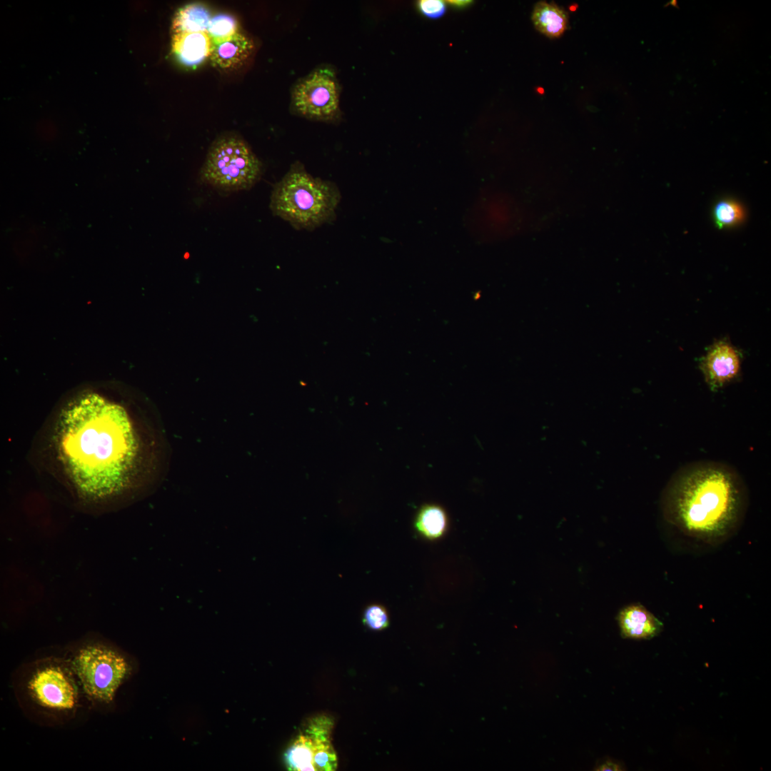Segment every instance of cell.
Masks as SVG:
<instances>
[{
	"label": "cell",
	"instance_id": "obj_20",
	"mask_svg": "<svg viewBox=\"0 0 771 771\" xmlns=\"http://www.w3.org/2000/svg\"><path fill=\"white\" fill-rule=\"evenodd\" d=\"M445 3L449 4L453 9H466L467 7H468L473 3V1H468V0H465V1L464 0L463 1H462V0H460V1H458V0H457V1L456 0H450V1H446Z\"/></svg>",
	"mask_w": 771,
	"mask_h": 771
},
{
	"label": "cell",
	"instance_id": "obj_5",
	"mask_svg": "<svg viewBox=\"0 0 771 771\" xmlns=\"http://www.w3.org/2000/svg\"><path fill=\"white\" fill-rule=\"evenodd\" d=\"M84 692L92 700L111 702L128 672L124 657L105 644L93 642L81 647L71 662Z\"/></svg>",
	"mask_w": 771,
	"mask_h": 771
},
{
	"label": "cell",
	"instance_id": "obj_1",
	"mask_svg": "<svg viewBox=\"0 0 771 771\" xmlns=\"http://www.w3.org/2000/svg\"><path fill=\"white\" fill-rule=\"evenodd\" d=\"M52 432L56 461L76 505L101 513L151 493L163 478L168 446L145 396L124 385L68 395Z\"/></svg>",
	"mask_w": 771,
	"mask_h": 771
},
{
	"label": "cell",
	"instance_id": "obj_11",
	"mask_svg": "<svg viewBox=\"0 0 771 771\" xmlns=\"http://www.w3.org/2000/svg\"><path fill=\"white\" fill-rule=\"evenodd\" d=\"M252 40L238 31L221 41H211L209 54L212 64L219 69L228 70L241 66L253 50Z\"/></svg>",
	"mask_w": 771,
	"mask_h": 771
},
{
	"label": "cell",
	"instance_id": "obj_21",
	"mask_svg": "<svg viewBox=\"0 0 771 771\" xmlns=\"http://www.w3.org/2000/svg\"><path fill=\"white\" fill-rule=\"evenodd\" d=\"M622 770L623 769H621V767H620V765H618V764H617L615 762H613L612 761H607L605 763L600 765L596 769V770H602V771L603 770H614V771H617V770Z\"/></svg>",
	"mask_w": 771,
	"mask_h": 771
},
{
	"label": "cell",
	"instance_id": "obj_7",
	"mask_svg": "<svg viewBox=\"0 0 771 771\" xmlns=\"http://www.w3.org/2000/svg\"><path fill=\"white\" fill-rule=\"evenodd\" d=\"M340 86L334 72L320 68L301 79L293 89L291 105L305 118L329 121L337 119Z\"/></svg>",
	"mask_w": 771,
	"mask_h": 771
},
{
	"label": "cell",
	"instance_id": "obj_3",
	"mask_svg": "<svg viewBox=\"0 0 771 771\" xmlns=\"http://www.w3.org/2000/svg\"><path fill=\"white\" fill-rule=\"evenodd\" d=\"M340 200L333 183L313 177L296 162L274 185L270 208L296 229L313 231L335 218Z\"/></svg>",
	"mask_w": 771,
	"mask_h": 771
},
{
	"label": "cell",
	"instance_id": "obj_13",
	"mask_svg": "<svg viewBox=\"0 0 771 771\" xmlns=\"http://www.w3.org/2000/svg\"><path fill=\"white\" fill-rule=\"evenodd\" d=\"M532 21L535 29L549 38L562 36L568 27L566 12L555 4L544 1L535 5Z\"/></svg>",
	"mask_w": 771,
	"mask_h": 771
},
{
	"label": "cell",
	"instance_id": "obj_2",
	"mask_svg": "<svg viewBox=\"0 0 771 771\" xmlns=\"http://www.w3.org/2000/svg\"><path fill=\"white\" fill-rule=\"evenodd\" d=\"M660 502L665 519L682 533L717 545L730 538L740 526L747 492L732 467L703 460L677 470L665 487Z\"/></svg>",
	"mask_w": 771,
	"mask_h": 771
},
{
	"label": "cell",
	"instance_id": "obj_9",
	"mask_svg": "<svg viewBox=\"0 0 771 771\" xmlns=\"http://www.w3.org/2000/svg\"><path fill=\"white\" fill-rule=\"evenodd\" d=\"M701 369L706 383L717 389L736 378L740 371V358L736 350L726 342L714 344L702 360Z\"/></svg>",
	"mask_w": 771,
	"mask_h": 771
},
{
	"label": "cell",
	"instance_id": "obj_15",
	"mask_svg": "<svg viewBox=\"0 0 771 771\" xmlns=\"http://www.w3.org/2000/svg\"><path fill=\"white\" fill-rule=\"evenodd\" d=\"M448 525L445 510L436 504H426L418 510L414 526L425 538L434 540L443 535Z\"/></svg>",
	"mask_w": 771,
	"mask_h": 771
},
{
	"label": "cell",
	"instance_id": "obj_18",
	"mask_svg": "<svg viewBox=\"0 0 771 771\" xmlns=\"http://www.w3.org/2000/svg\"><path fill=\"white\" fill-rule=\"evenodd\" d=\"M362 620L364 625L374 631H381L389 625L388 611L380 604L368 605L363 611Z\"/></svg>",
	"mask_w": 771,
	"mask_h": 771
},
{
	"label": "cell",
	"instance_id": "obj_14",
	"mask_svg": "<svg viewBox=\"0 0 771 771\" xmlns=\"http://www.w3.org/2000/svg\"><path fill=\"white\" fill-rule=\"evenodd\" d=\"M211 18L210 12L203 5L197 3L186 4L174 14L172 34L206 32Z\"/></svg>",
	"mask_w": 771,
	"mask_h": 771
},
{
	"label": "cell",
	"instance_id": "obj_4",
	"mask_svg": "<svg viewBox=\"0 0 771 771\" xmlns=\"http://www.w3.org/2000/svg\"><path fill=\"white\" fill-rule=\"evenodd\" d=\"M262 163L247 143L223 135L211 145L199 175L201 181L223 191L248 190L262 176Z\"/></svg>",
	"mask_w": 771,
	"mask_h": 771
},
{
	"label": "cell",
	"instance_id": "obj_17",
	"mask_svg": "<svg viewBox=\"0 0 771 771\" xmlns=\"http://www.w3.org/2000/svg\"><path fill=\"white\" fill-rule=\"evenodd\" d=\"M238 31V23L234 17L228 14H218L211 18L206 33L211 41H218Z\"/></svg>",
	"mask_w": 771,
	"mask_h": 771
},
{
	"label": "cell",
	"instance_id": "obj_16",
	"mask_svg": "<svg viewBox=\"0 0 771 771\" xmlns=\"http://www.w3.org/2000/svg\"><path fill=\"white\" fill-rule=\"evenodd\" d=\"M712 220L720 229L730 228L741 224L745 218L743 206L733 198L719 200L713 206Z\"/></svg>",
	"mask_w": 771,
	"mask_h": 771
},
{
	"label": "cell",
	"instance_id": "obj_19",
	"mask_svg": "<svg viewBox=\"0 0 771 771\" xmlns=\"http://www.w3.org/2000/svg\"><path fill=\"white\" fill-rule=\"evenodd\" d=\"M418 11L429 19H438L445 12V3L440 0H420L417 2Z\"/></svg>",
	"mask_w": 771,
	"mask_h": 771
},
{
	"label": "cell",
	"instance_id": "obj_8",
	"mask_svg": "<svg viewBox=\"0 0 771 771\" xmlns=\"http://www.w3.org/2000/svg\"><path fill=\"white\" fill-rule=\"evenodd\" d=\"M28 689L38 704L50 710H70L78 702L77 685L72 672L63 665L50 664L38 668Z\"/></svg>",
	"mask_w": 771,
	"mask_h": 771
},
{
	"label": "cell",
	"instance_id": "obj_6",
	"mask_svg": "<svg viewBox=\"0 0 771 771\" xmlns=\"http://www.w3.org/2000/svg\"><path fill=\"white\" fill-rule=\"evenodd\" d=\"M332 718L318 715L305 722L284 754L285 765L291 771H334L338 759L331 742Z\"/></svg>",
	"mask_w": 771,
	"mask_h": 771
},
{
	"label": "cell",
	"instance_id": "obj_10",
	"mask_svg": "<svg viewBox=\"0 0 771 771\" xmlns=\"http://www.w3.org/2000/svg\"><path fill=\"white\" fill-rule=\"evenodd\" d=\"M624 638L650 640L659 635L663 623L643 605L636 603L623 608L618 616Z\"/></svg>",
	"mask_w": 771,
	"mask_h": 771
},
{
	"label": "cell",
	"instance_id": "obj_12",
	"mask_svg": "<svg viewBox=\"0 0 771 771\" xmlns=\"http://www.w3.org/2000/svg\"><path fill=\"white\" fill-rule=\"evenodd\" d=\"M171 47L182 64L193 67L209 56L211 39L206 32L172 34Z\"/></svg>",
	"mask_w": 771,
	"mask_h": 771
}]
</instances>
